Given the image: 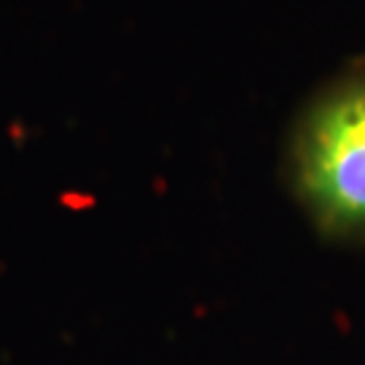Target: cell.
Masks as SVG:
<instances>
[{"instance_id":"obj_1","label":"cell","mask_w":365,"mask_h":365,"mask_svg":"<svg viewBox=\"0 0 365 365\" xmlns=\"http://www.w3.org/2000/svg\"><path fill=\"white\" fill-rule=\"evenodd\" d=\"M289 184L327 238H365V57L300 114L289 141Z\"/></svg>"}]
</instances>
